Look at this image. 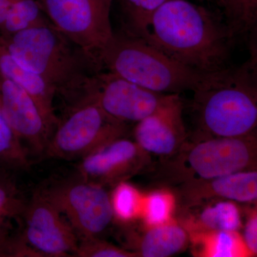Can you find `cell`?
<instances>
[{
  "instance_id": "11",
  "label": "cell",
  "mask_w": 257,
  "mask_h": 257,
  "mask_svg": "<svg viewBox=\"0 0 257 257\" xmlns=\"http://www.w3.org/2000/svg\"><path fill=\"white\" fill-rule=\"evenodd\" d=\"M151 155L134 140L116 139L81 159L77 165L81 178L99 184L115 187L121 182L150 168Z\"/></svg>"
},
{
  "instance_id": "7",
  "label": "cell",
  "mask_w": 257,
  "mask_h": 257,
  "mask_svg": "<svg viewBox=\"0 0 257 257\" xmlns=\"http://www.w3.org/2000/svg\"><path fill=\"white\" fill-rule=\"evenodd\" d=\"M38 192L60 211L81 240L98 237L114 219L105 187L79 176L47 184Z\"/></svg>"
},
{
  "instance_id": "8",
  "label": "cell",
  "mask_w": 257,
  "mask_h": 257,
  "mask_svg": "<svg viewBox=\"0 0 257 257\" xmlns=\"http://www.w3.org/2000/svg\"><path fill=\"white\" fill-rule=\"evenodd\" d=\"M38 2L51 23L99 64V54L114 35L112 0Z\"/></svg>"
},
{
  "instance_id": "18",
  "label": "cell",
  "mask_w": 257,
  "mask_h": 257,
  "mask_svg": "<svg viewBox=\"0 0 257 257\" xmlns=\"http://www.w3.org/2000/svg\"><path fill=\"white\" fill-rule=\"evenodd\" d=\"M13 172L0 170V251L11 256L17 237L11 235L13 221L23 227V215L28 201L19 188Z\"/></svg>"
},
{
  "instance_id": "2",
  "label": "cell",
  "mask_w": 257,
  "mask_h": 257,
  "mask_svg": "<svg viewBox=\"0 0 257 257\" xmlns=\"http://www.w3.org/2000/svg\"><path fill=\"white\" fill-rule=\"evenodd\" d=\"M190 92L188 140L257 135V69L248 61L203 74Z\"/></svg>"
},
{
  "instance_id": "1",
  "label": "cell",
  "mask_w": 257,
  "mask_h": 257,
  "mask_svg": "<svg viewBox=\"0 0 257 257\" xmlns=\"http://www.w3.org/2000/svg\"><path fill=\"white\" fill-rule=\"evenodd\" d=\"M137 36L201 74L228 65L235 37L221 13L191 0H172L162 5Z\"/></svg>"
},
{
  "instance_id": "20",
  "label": "cell",
  "mask_w": 257,
  "mask_h": 257,
  "mask_svg": "<svg viewBox=\"0 0 257 257\" xmlns=\"http://www.w3.org/2000/svg\"><path fill=\"white\" fill-rule=\"evenodd\" d=\"M51 24L38 0H14L0 37L8 38L18 32Z\"/></svg>"
},
{
  "instance_id": "14",
  "label": "cell",
  "mask_w": 257,
  "mask_h": 257,
  "mask_svg": "<svg viewBox=\"0 0 257 257\" xmlns=\"http://www.w3.org/2000/svg\"><path fill=\"white\" fill-rule=\"evenodd\" d=\"M177 186L179 209L211 199L244 205L257 202V170L242 171L210 179H194Z\"/></svg>"
},
{
  "instance_id": "3",
  "label": "cell",
  "mask_w": 257,
  "mask_h": 257,
  "mask_svg": "<svg viewBox=\"0 0 257 257\" xmlns=\"http://www.w3.org/2000/svg\"><path fill=\"white\" fill-rule=\"evenodd\" d=\"M2 40L19 63L39 74L69 103L78 96L89 77L102 70L94 58L52 24Z\"/></svg>"
},
{
  "instance_id": "10",
  "label": "cell",
  "mask_w": 257,
  "mask_h": 257,
  "mask_svg": "<svg viewBox=\"0 0 257 257\" xmlns=\"http://www.w3.org/2000/svg\"><path fill=\"white\" fill-rule=\"evenodd\" d=\"M78 236L67 219L38 191L28 201L19 239L37 256L75 255Z\"/></svg>"
},
{
  "instance_id": "13",
  "label": "cell",
  "mask_w": 257,
  "mask_h": 257,
  "mask_svg": "<svg viewBox=\"0 0 257 257\" xmlns=\"http://www.w3.org/2000/svg\"><path fill=\"white\" fill-rule=\"evenodd\" d=\"M184 109L180 94H172L158 110L137 123L135 141L147 153L162 160L174 156L188 140Z\"/></svg>"
},
{
  "instance_id": "21",
  "label": "cell",
  "mask_w": 257,
  "mask_h": 257,
  "mask_svg": "<svg viewBox=\"0 0 257 257\" xmlns=\"http://www.w3.org/2000/svg\"><path fill=\"white\" fill-rule=\"evenodd\" d=\"M31 165L30 154L5 118L0 107V170L27 171Z\"/></svg>"
},
{
  "instance_id": "6",
  "label": "cell",
  "mask_w": 257,
  "mask_h": 257,
  "mask_svg": "<svg viewBox=\"0 0 257 257\" xmlns=\"http://www.w3.org/2000/svg\"><path fill=\"white\" fill-rule=\"evenodd\" d=\"M127 131V124L111 117L96 102L81 99L71 104L59 119L44 157L81 160L105 144L125 138Z\"/></svg>"
},
{
  "instance_id": "5",
  "label": "cell",
  "mask_w": 257,
  "mask_h": 257,
  "mask_svg": "<svg viewBox=\"0 0 257 257\" xmlns=\"http://www.w3.org/2000/svg\"><path fill=\"white\" fill-rule=\"evenodd\" d=\"M248 170H257V135L187 140L175 155L161 161L157 175L177 186Z\"/></svg>"
},
{
  "instance_id": "24",
  "label": "cell",
  "mask_w": 257,
  "mask_h": 257,
  "mask_svg": "<svg viewBox=\"0 0 257 257\" xmlns=\"http://www.w3.org/2000/svg\"><path fill=\"white\" fill-rule=\"evenodd\" d=\"M144 196L127 182L116 184L110 195L114 219L124 224L137 220L141 216Z\"/></svg>"
},
{
  "instance_id": "28",
  "label": "cell",
  "mask_w": 257,
  "mask_h": 257,
  "mask_svg": "<svg viewBox=\"0 0 257 257\" xmlns=\"http://www.w3.org/2000/svg\"><path fill=\"white\" fill-rule=\"evenodd\" d=\"M248 38L249 58L247 60L257 69V18L246 34Z\"/></svg>"
},
{
  "instance_id": "15",
  "label": "cell",
  "mask_w": 257,
  "mask_h": 257,
  "mask_svg": "<svg viewBox=\"0 0 257 257\" xmlns=\"http://www.w3.org/2000/svg\"><path fill=\"white\" fill-rule=\"evenodd\" d=\"M178 221L189 234L210 231H239L243 224L239 204L224 199H211L179 209Z\"/></svg>"
},
{
  "instance_id": "19",
  "label": "cell",
  "mask_w": 257,
  "mask_h": 257,
  "mask_svg": "<svg viewBox=\"0 0 257 257\" xmlns=\"http://www.w3.org/2000/svg\"><path fill=\"white\" fill-rule=\"evenodd\" d=\"M196 256L204 257L253 256L240 231H219L189 234Z\"/></svg>"
},
{
  "instance_id": "25",
  "label": "cell",
  "mask_w": 257,
  "mask_h": 257,
  "mask_svg": "<svg viewBox=\"0 0 257 257\" xmlns=\"http://www.w3.org/2000/svg\"><path fill=\"white\" fill-rule=\"evenodd\" d=\"M123 19L124 31L138 35L154 13L172 0H118Z\"/></svg>"
},
{
  "instance_id": "9",
  "label": "cell",
  "mask_w": 257,
  "mask_h": 257,
  "mask_svg": "<svg viewBox=\"0 0 257 257\" xmlns=\"http://www.w3.org/2000/svg\"><path fill=\"white\" fill-rule=\"evenodd\" d=\"M172 94L153 92L101 70L89 77L75 101H94L114 119L125 124H137L158 110Z\"/></svg>"
},
{
  "instance_id": "27",
  "label": "cell",
  "mask_w": 257,
  "mask_h": 257,
  "mask_svg": "<svg viewBox=\"0 0 257 257\" xmlns=\"http://www.w3.org/2000/svg\"><path fill=\"white\" fill-rule=\"evenodd\" d=\"M242 236L253 256H257V202L245 205Z\"/></svg>"
},
{
  "instance_id": "29",
  "label": "cell",
  "mask_w": 257,
  "mask_h": 257,
  "mask_svg": "<svg viewBox=\"0 0 257 257\" xmlns=\"http://www.w3.org/2000/svg\"><path fill=\"white\" fill-rule=\"evenodd\" d=\"M14 0H0V31L6 21Z\"/></svg>"
},
{
  "instance_id": "22",
  "label": "cell",
  "mask_w": 257,
  "mask_h": 257,
  "mask_svg": "<svg viewBox=\"0 0 257 257\" xmlns=\"http://www.w3.org/2000/svg\"><path fill=\"white\" fill-rule=\"evenodd\" d=\"M234 37L247 34L257 18V0H216Z\"/></svg>"
},
{
  "instance_id": "12",
  "label": "cell",
  "mask_w": 257,
  "mask_h": 257,
  "mask_svg": "<svg viewBox=\"0 0 257 257\" xmlns=\"http://www.w3.org/2000/svg\"><path fill=\"white\" fill-rule=\"evenodd\" d=\"M0 107L30 155L44 156L55 126L25 89L1 73Z\"/></svg>"
},
{
  "instance_id": "16",
  "label": "cell",
  "mask_w": 257,
  "mask_h": 257,
  "mask_svg": "<svg viewBox=\"0 0 257 257\" xmlns=\"http://www.w3.org/2000/svg\"><path fill=\"white\" fill-rule=\"evenodd\" d=\"M130 236L131 251L138 257L172 256L183 251L189 243L188 231L174 218L156 226L144 225L143 232Z\"/></svg>"
},
{
  "instance_id": "23",
  "label": "cell",
  "mask_w": 257,
  "mask_h": 257,
  "mask_svg": "<svg viewBox=\"0 0 257 257\" xmlns=\"http://www.w3.org/2000/svg\"><path fill=\"white\" fill-rule=\"evenodd\" d=\"M177 198L167 189L152 191L144 196L141 218L147 226L164 224L173 219Z\"/></svg>"
},
{
  "instance_id": "30",
  "label": "cell",
  "mask_w": 257,
  "mask_h": 257,
  "mask_svg": "<svg viewBox=\"0 0 257 257\" xmlns=\"http://www.w3.org/2000/svg\"><path fill=\"white\" fill-rule=\"evenodd\" d=\"M0 256H4V255H3V253H2L1 251H0Z\"/></svg>"
},
{
  "instance_id": "26",
  "label": "cell",
  "mask_w": 257,
  "mask_h": 257,
  "mask_svg": "<svg viewBox=\"0 0 257 257\" xmlns=\"http://www.w3.org/2000/svg\"><path fill=\"white\" fill-rule=\"evenodd\" d=\"M75 256L79 257H137L138 254L130 250L118 247L99 239L89 238L81 240Z\"/></svg>"
},
{
  "instance_id": "4",
  "label": "cell",
  "mask_w": 257,
  "mask_h": 257,
  "mask_svg": "<svg viewBox=\"0 0 257 257\" xmlns=\"http://www.w3.org/2000/svg\"><path fill=\"white\" fill-rule=\"evenodd\" d=\"M102 70L162 94L192 91L202 74L182 65L141 37L114 32L99 56Z\"/></svg>"
},
{
  "instance_id": "17",
  "label": "cell",
  "mask_w": 257,
  "mask_h": 257,
  "mask_svg": "<svg viewBox=\"0 0 257 257\" xmlns=\"http://www.w3.org/2000/svg\"><path fill=\"white\" fill-rule=\"evenodd\" d=\"M0 73L25 89L36 101L45 117L57 127L59 119L55 114L54 100L57 96L52 87L39 74L24 67L10 53L0 37Z\"/></svg>"
}]
</instances>
